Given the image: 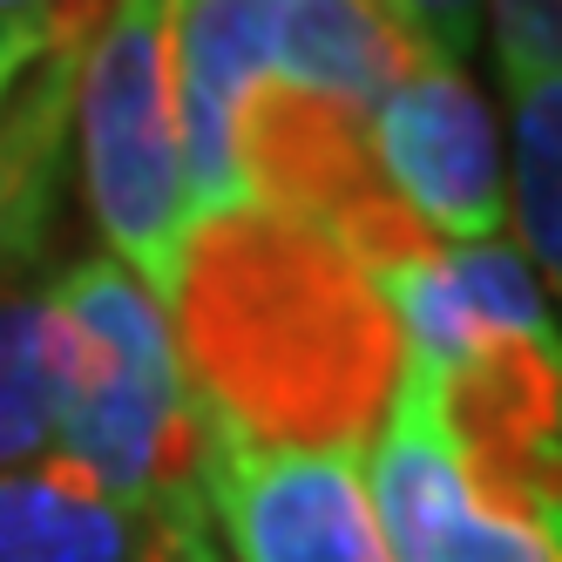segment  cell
Masks as SVG:
<instances>
[{
	"mask_svg": "<svg viewBox=\"0 0 562 562\" xmlns=\"http://www.w3.org/2000/svg\"><path fill=\"white\" fill-rule=\"evenodd\" d=\"M164 312L190 393L265 448H367L407 367L373 271L271 204L196 217Z\"/></svg>",
	"mask_w": 562,
	"mask_h": 562,
	"instance_id": "6da1fadb",
	"label": "cell"
},
{
	"mask_svg": "<svg viewBox=\"0 0 562 562\" xmlns=\"http://www.w3.org/2000/svg\"><path fill=\"white\" fill-rule=\"evenodd\" d=\"M55 312V454L130 508L196 488L204 414L183 380L170 312L115 265L82 258L48 278Z\"/></svg>",
	"mask_w": 562,
	"mask_h": 562,
	"instance_id": "7a4b0ae2",
	"label": "cell"
},
{
	"mask_svg": "<svg viewBox=\"0 0 562 562\" xmlns=\"http://www.w3.org/2000/svg\"><path fill=\"white\" fill-rule=\"evenodd\" d=\"M420 55L373 0H183L177 95L190 211L245 204L231 177V123L258 89H312L373 109Z\"/></svg>",
	"mask_w": 562,
	"mask_h": 562,
	"instance_id": "3957f363",
	"label": "cell"
},
{
	"mask_svg": "<svg viewBox=\"0 0 562 562\" xmlns=\"http://www.w3.org/2000/svg\"><path fill=\"white\" fill-rule=\"evenodd\" d=\"M177 8L183 0H109L82 48V68H75L89 211L115 265L156 299H170L183 237L196 224L183 170Z\"/></svg>",
	"mask_w": 562,
	"mask_h": 562,
	"instance_id": "277c9868",
	"label": "cell"
},
{
	"mask_svg": "<svg viewBox=\"0 0 562 562\" xmlns=\"http://www.w3.org/2000/svg\"><path fill=\"white\" fill-rule=\"evenodd\" d=\"M373 515L393 562H562V515L508 508L468 474L434 367L407 359L373 427Z\"/></svg>",
	"mask_w": 562,
	"mask_h": 562,
	"instance_id": "5b68a950",
	"label": "cell"
},
{
	"mask_svg": "<svg viewBox=\"0 0 562 562\" xmlns=\"http://www.w3.org/2000/svg\"><path fill=\"white\" fill-rule=\"evenodd\" d=\"M196 495L224 521L237 562H393L367 495V448H265L224 427L204 400Z\"/></svg>",
	"mask_w": 562,
	"mask_h": 562,
	"instance_id": "8992f818",
	"label": "cell"
},
{
	"mask_svg": "<svg viewBox=\"0 0 562 562\" xmlns=\"http://www.w3.org/2000/svg\"><path fill=\"white\" fill-rule=\"evenodd\" d=\"M367 143H373L380 183L400 196V211L427 237H440V245L502 237L508 224L502 143H495V115L474 95L461 61L420 55L373 102Z\"/></svg>",
	"mask_w": 562,
	"mask_h": 562,
	"instance_id": "52a82bcc",
	"label": "cell"
},
{
	"mask_svg": "<svg viewBox=\"0 0 562 562\" xmlns=\"http://www.w3.org/2000/svg\"><path fill=\"white\" fill-rule=\"evenodd\" d=\"M373 285L386 292L407 352L434 373H454L488 346H555L542 278L502 237H481V245L434 237V245L380 265Z\"/></svg>",
	"mask_w": 562,
	"mask_h": 562,
	"instance_id": "ba28073f",
	"label": "cell"
},
{
	"mask_svg": "<svg viewBox=\"0 0 562 562\" xmlns=\"http://www.w3.org/2000/svg\"><path fill=\"white\" fill-rule=\"evenodd\" d=\"M95 27H61L27 61V75L0 95V271L34 265L48 245L55 183L75 130V68Z\"/></svg>",
	"mask_w": 562,
	"mask_h": 562,
	"instance_id": "9c48e42d",
	"label": "cell"
},
{
	"mask_svg": "<svg viewBox=\"0 0 562 562\" xmlns=\"http://www.w3.org/2000/svg\"><path fill=\"white\" fill-rule=\"evenodd\" d=\"M149 515L130 508L61 454L0 474V562H136Z\"/></svg>",
	"mask_w": 562,
	"mask_h": 562,
	"instance_id": "30bf717a",
	"label": "cell"
},
{
	"mask_svg": "<svg viewBox=\"0 0 562 562\" xmlns=\"http://www.w3.org/2000/svg\"><path fill=\"white\" fill-rule=\"evenodd\" d=\"M55 454V312L42 258L0 271V474Z\"/></svg>",
	"mask_w": 562,
	"mask_h": 562,
	"instance_id": "8fae6325",
	"label": "cell"
},
{
	"mask_svg": "<svg viewBox=\"0 0 562 562\" xmlns=\"http://www.w3.org/2000/svg\"><path fill=\"white\" fill-rule=\"evenodd\" d=\"M555 136H562V89L542 82L529 95H515V231L521 258L542 278V292L555 285V251H562V204H555Z\"/></svg>",
	"mask_w": 562,
	"mask_h": 562,
	"instance_id": "7c38bea8",
	"label": "cell"
},
{
	"mask_svg": "<svg viewBox=\"0 0 562 562\" xmlns=\"http://www.w3.org/2000/svg\"><path fill=\"white\" fill-rule=\"evenodd\" d=\"M488 27H495V61L508 95H529L555 82L562 68V0H488Z\"/></svg>",
	"mask_w": 562,
	"mask_h": 562,
	"instance_id": "4fadbf2b",
	"label": "cell"
},
{
	"mask_svg": "<svg viewBox=\"0 0 562 562\" xmlns=\"http://www.w3.org/2000/svg\"><path fill=\"white\" fill-rule=\"evenodd\" d=\"M373 8L407 34L414 55L434 61H461L481 34V0H373Z\"/></svg>",
	"mask_w": 562,
	"mask_h": 562,
	"instance_id": "5bb4252c",
	"label": "cell"
},
{
	"mask_svg": "<svg viewBox=\"0 0 562 562\" xmlns=\"http://www.w3.org/2000/svg\"><path fill=\"white\" fill-rule=\"evenodd\" d=\"M136 562H237V555L217 542L204 495L190 488V495L156 502V515H149V542H143V555H136Z\"/></svg>",
	"mask_w": 562,
	"mask_h": 562,
	"instance_id": "9a60e30c",
	"label": "cell"
},
{
	"mask_svg": "<svg viewBox=\"0 0 562 562\" xmlns=\"http://www.w3.org/2000/svg\"><path fill=\"white\" fill-rule=\"evenodd\" d=\"M61 27H95V21H0V95H8L21 75H27V61L42 55Z\"/></svg>",
	"mask_w": 562,
	"mask_h": 562,
	"instance_id": "2e32d148",
	"label": "cell"
},
{
	"mask_svg": "<svg viewBox=\"0 0 562 562\" xmlns=\"http://www.w3.org/2000/svg\"><path fill=\"white\" fill-rule=\"evenodd\" d=\"M109 0H0V21H102Z\"/></svg>",
	"mask_w": 562,
	"mask_h": 562,
	"instance_id": "e0dca14e",
	"label": "cell"
}]
</instances>
